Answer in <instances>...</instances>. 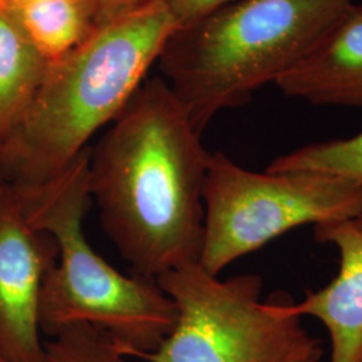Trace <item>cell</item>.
<instances>
[{"mask_svg":"<svg viewBox=\"0 0 362 362\" xmlns=\"http://www.w3.org/2000/svg\"><path fill=\"white\" fill-rule=\"evenodd\" d=\"M57 260L54 238L30 223L22 196L0 179V356L8 362H49L39 299Z\"/></svg>","mask_w":362,"mask_h":362,"instance_id":"obj_7","label":"cell"},{"mask_svg":"<svg viewBox=\"0 0 362 362\" xmlns=\"http://www.w3.org/2000/svg\"><path fill=\"white\" fill-rule=\"evenodd\" d=\"M269 172H320L362 185V132L349 139L310 144L272 160Z\"/></svg>","mask_w":362,"mask_h":362,"instance_id":"obj_12","label":"cell"},{"mask_svg":"<svg viewBox=\"0 0 362 362\" xmlns=\"http://www.w3.org/2000/svg\"><path fill=\"white\" fill-rule=\"evenodd\" d=\"M26 0H0V4L3 6H11V4H16V3H22Z\"/></svg>","mask_w":362,"mask_h":362,"instance_id":"obj_16","label":"cell"},{"mask_svg":"<svg viewBox=\"0 0 362 362\" xmlns=\"http://www.w3.org/2000/svg\"><path fill=\"white\" fill-rule=\"evenodd\" d=\"M314 236L336 247L339 270L324 288L294 302V311L324 324L332 342L330 362H362V211L315 224Z\"/></svg>","mask_w":362,"mask_h":362,"instance_id":"obj_8","label":"cell"},{"mask_svg":"<svg viewBox=\"0 0 362 362\" xmlns=\"http://www.w3.org/2000/svg\"><path fill=\"white\" fill-rule=\"evenodd\" d=\"M275 85L310 104L362 107V4L351 3Z\"/></svg>","mask_w":362,"mask_h":362,"instance_id":"obj_9","label":"cell"},{"mask_svg":"<svg viewBox=\"0 0 362 362\" xmlns=\"http://www.w3.org/2000/svg\"><path fill=\"white\" fill-rule=\"evenodd\" d=\"M153 0H93L98 28L128 18L149 6Z\"/></svg>","mask_w":362,"mask_h":362,"instance_id":"obj_15","label":"cell"},{"mask_svg":"<svg viewBox=\"0 0 362 362\" xmlns=\"http://www.w3.org/2000/svg\"><path fill=\"white\" fill-rule=\"evenodd\" d=\"M0 362H8V361H7V360H4V358H3V357H1V356H0Z\"/></svg>","mask_w":362,"mask_h":362,"instance_id":"obj_18","label":"cell"},{"mask_svg":"<svg viewBox=\"0 0 362 362\" xmlns=\"http://www.w3.org/2000/svg\"><path fill=\"white\" fill-rule=\"evenodd\" d=\"M89 151L52 180L19 192L30 223L50 233L58 246V260L40 293L39 325L50 338L67 326L90 325L110 337L125 357H137L167 338L176 308L157 281L118 272L88 243Z\"/></svg>","mask_w":362,"mask_h":362,"instance_id":"obj_4","label":"cell"},{"mask_svg":"<svg viewBox=\"0 0 362 362\" xmlns=\"http://www.w3.org/2000/svg\"><path fill=\"white\" fill-rule=\"evenodd\" d=\"M49 66L11 11L0 4V136L25 115Z\"/></svg>","mask_w":362,"mask_h":362,"instance_id":"obj_11","label":"cell"},{"mask_svg":"<svg viewBox=\"0 0 362 362\" xmlns=\"http://www.w3.org/2000/svg\"><path fill=\"white\" fill-rule=\"evenodd\" d=\"M4 7L49 65L76 52L100 30L93 0H26Z\"/></svg>","mask_w":362,"mask_h":362,"instance_id":"obj_10","label":"cell"},{"mask_svg":"<svg viewBox=\"0 0 362 362\" xmlns=\"http://www.w3.org/2000/svg\"><path fill=\"white\" fill-rule=\"evenodd\" d=\"M176 308V322L161 345L137 358L146 362H303L324 353L302 326L286 294L262 300V278L228 279L199 262L158 276Z\"/></svg>","mask_w":362,"mask_h":362,"instance_id":"obj_5","label":"cell"},{"mask_svg":"<svg viewBox=\"0 0 362 362\" xmlns=\"http://www.w3.org/2000/svg\"><path fill=\"white\" fill-rule=\"evenodd\" d=\"M176 28L153 0L49 66L25 115L0 136V179L26 192L62 173L122 112Z\"/></svg>","mask_w":362,"mask_h":362,"instance_id":"obj_2","label":"cell"},{"mask_svg":"<svg viewBox=\"0 0 362 362\" xmlns=\"http://www.w3.org/2000/svg\"><path fill=\"white\" fill-rule=\"evenodd\" d=\"M177 28L191 25L208 13L240 0H163Z\"/></svg>","mask_w":362,"mask_h":362,"instance_id":"obj_14","label":"cell"},{"mask_svg":"<svg viewBox=\"0 0 362 362\" xmlns=\"http://www.w3.org/2000/svg\"><path fill=\"white\" fill-rule=\"evenodd\" d=\"M351 0H240L179 27L157 62L194 129L246 104L310 50Z\"/></svg>","mask_w":362,"mask_h":362,"instance_id":"obj_3","label":"cell"},{"mask_svg":"<svg viewBox=\"0 0 362 362\" xmlns=\"http://www.w3.org/2000/svg\"><path fill=\"white\" fill-rule=\"evenodd\" d=\"M199 264L212 275L305 224L362 211V185L320 172H252L211 153Z\"/></svg>","mask_w":362,"mask_h":362,"instance_id":"obj_6","label":"cell"},{"mask_svg":"<svg viewBox=\"0 0 362 362\" xmlns=\"http://www.w3.org/2000/svg\"><path fill=\"white\" fill-rule=\"evenodd\" d=\"M322 356H324V353H318V354L313 356V357H310V358H308L306 361L303 362H320L321 361V358H322Z\"/></svg>","mask_w":362,"mask_h":362,"instance_id":"obj_17","label":"cell"},{"mask_svg":"<svg viewBox=\"0 0 362 362\" xmlns=\"http://www.w3.org/2000/svg\"><path fill=\"white\" fill-rule=\"evenodd\" d=\"M211 153L164 78L145 79L89 151L88 185L105 233L136 275L197 263Z\"/></svg>","mask_w":362,"mask_h":362,"instance_id":"obj_1","label":"cell"},{"mask_svg":"<svg viewBox=\"0 0 362 362\" xmlns=\"http://www.w3.org/2000/svg\"><path fill=\"white\" fill-rule=\"evenodd\" d=\"M49 362H127L105 332L90 325H73L45 342Z\"/></svg>","mask_w":362,"mask_h":362,"instance_id":"obj_13","label":"cell"}]
</instances>
